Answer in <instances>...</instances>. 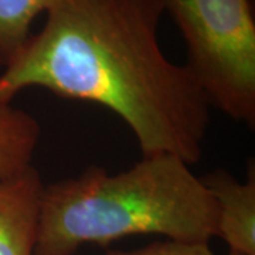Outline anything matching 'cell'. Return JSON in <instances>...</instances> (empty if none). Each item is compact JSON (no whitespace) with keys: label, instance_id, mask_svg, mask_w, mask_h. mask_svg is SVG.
Returning <instances> with one entry per match:
<instances>
[{"label":"cell","instance_id":"1","mask_svg":"<svg viewBox=\"0 0 255 255\" xmlns=\"http://www.w3.org/2000/svg\"><path fill=\"white\" fill-rule=\"evenodd\" d=\"M163 0H60L0 73V104L30 87L115 112L143 156L203 155L210 105L159 43Z\"/></svg>","mask_w":255,"mask_h":255},{"label":"cell","instance_id":"2","mask_svg":"<svg viewBox=\"0 0 255 255\" xmlns=\"http://www.w3.org/2000/svg\"><path fill=\"white\" fill-rule=\"evenodd\" d=\"M217 217L207 187L177 156H143L115 174L90 166L44 184L34 255H74L85 244L105 247L139 234L209 244Z\"/></svg>","mask_w":255,"mask_h":255},{"label":"cell","instance_id":"3","mask_svg":"<svg viewBox=\"0 0 255 255\" xmlns=\"http://www.w3.org/2000/svg\"><path fill=\"white\" fill-rule=\"evenodd\" d=\"M187 47L184 64L210 107L255 127V21L250 0H163Z\"/></svg>","mask_w":255,"mask_h":255},{"label":"cell","instance_id":"4","mask_svg":"<svg viewBox=\"0 0 255 255\" xmlns=\"http://www.w3.org/2000/svg\"><path fill=\"white\" fill-rule=\"evenodd\" d=\"M44 184L33 164L0 176V255H34Z\"/></svg>","mask_w":255,"mask_h":255},{"label":"cell","instance_id":"5","mask_svg":"<svg viewBox=\"0 0 255 255\" xmlns=\"http://www.w3.org/2000/svg\"><path fill=\"white\" fill-rule=\"evenodd\" d=\"M200 179L217 206V237L231 254L255 255L254 162H248L244 182L226 170H213Z\"/></svg>","mask_w":255,"mask_h":255},{"label":"cell","instance_id":"6","mask_svg":"<svg viewBox=\"0 0 255 255\" xmlns=\"http://www.w3.org/2000/svg\"><path fill=\"white\" fill-rule=\"evenodd\" d=\"M40 133V124L33 115L11 104H0V176L33 164Z\"/></svg>","mask_w":255,"mask_h":255},{"label":"cell","instance_id":"7","mask_svg":"<svg viewBox=\"0 0 255 255\" xmlns=\"http://www.w3.org/2000/svg\"><path fill=\"white\" fill-rule=\"evenodd\" d=\"M60 0H0V67L20 53L31 36V24Z\"/></svg>","mask_w":255,"mask_h":255},{"label":"cell","instance_id":"8","mask_svg":"<svg viewBox=\"0 0 255 255\" xmlns=\"http://www.w3.org/2000/svg\"><path fill=\"white\" fill-rule=\"evenodd\" d=\"M105 255H214L209 244H189L179 241H156L135 250H110Z\"/></svg>","mask_w":255,"mask_h":255},{"label":"cell","instance_id":"9","mask_svg":"<svg viewBox=\"0 0 255 255\" xmlns=\"http://www.w3.org/2000/svg\"><path fill=\"white\" fill-rule=\"evenodd\" d=\"M228 255H237V254H231V253H228Z\"/></svg>","mask_w":255,"mask_h":255}]
</instances>
